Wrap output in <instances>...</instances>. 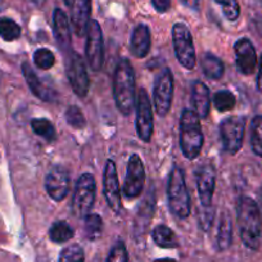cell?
<instances>
[{
  "label": "cell",
  "instance_id": "35",
  "mask_svg": "<svg viewBox=\"0 0 262 262\" xmlns=\"http://www.w3.org/2000/svg\"><path fill=\"white\" fill-rule=\"evenodd\" d=\"M107 262H128L127 249L122 242H117L108 254Z\"/></svg>",
  "mask_w": 262,
  "mask_h": 262
},
{
  "label": "cell",
  "instance_id": "33",
  "mask_svg": "<svg viewBox=\"0 0 262 262\" xmlns=\"http://www.w3.org/2000/svg\"><path fill=\"white\" fill-rule=\"evenodd\" d=\"M213 2L223 8V13L228 21L234 22L239 18L241 7H239L238 0H213Z\"/></svg>",
  "mask_w": 262,
  "mask_h": 262
},
{
  "label": "cell",
  "instance_id": "37",
  "mask_svg": "<svg viewBox=\"0 0 262 262\" xmlns=\"http://www.w3.org/2000/svg\"><path fill=\"white\" fill-rule=\"evenodd\" d=\"M181 3L194 11H198V7H200V0H181Z\"/></svg>",
  "mask_w": 262,
  "mask_h": 262
},
{
  "label": "cell",
  "instance_id": "23",
  "mask_svg": "<svg viewBox=\"0 0 262 262\" xmlns=\"http://www.w3.org/2000/svg\"><path fill=\"white\" fill-rule=\"evenodd\" d=\"M231 239H233V225H231V219L228 212H223L219 225L217 236H216V244L220 251H225L230 247Z\"/></svg>",
  "mask_w": 262,
  "mask_h": 262
},
{
  "label": "cell",
  "instance_id": "25",
  "mask_svg": "<svg viewBox=\"0 0 262 262\" xmlns=\"http://www.w3.org/2000/svg\"><path fill=\"white\" fill-rule=\"evenodd\" d=\"M31 127L35 134L41 137L47 142H54L57 139L54 126L48 118H34L31 121Z\"/></svg>",
  "mask_w": 262,
  "mask_h": 262
},
{
  "label": "cell",
  "instance_id": "11",
  "mask_svg": "<svg viewBox=\"0 0 262 262\" xmlns=\"http://www.w3.org/2000/svg\"><path fill=\"white\" fill-rule=\"evenodd\" d=\"M137 133L143 142L148 143L153 134V112L152 104L145 89H140L137 98Z\"/></svg>",
  "mask_w": 262,
  "mask_h": 262
},
{
  "label": "cell",
  "instance_id": "27",
  "mask_svg": "<svg viewBox=\"0 0 262 262\" xmlns=\"http://www.w3.org/2000/svg\"><path fill=\"white\" fill-rule=\"evenodd\" d=\"M21 36V27L13 19L2 17L0 18V37L4 41H14Z\"/></svg>",
  "mask_w": 262,
  "mask_h": 262
},
{
  "label": "cell",
  "instance_id": "19",
  "mask_svg": "<svg viewBox=\"0 0 262 262\" xmlns=\"http://www.w3.org/2000/svg\"><path fill=\"white\" fill-rule=\"evenodd\" d=\"M71 22L77 36L86 32L92 13V0H75L71 6Z\"/></svg>",
  "mask_w": 262,
  "mask_h": 262
},
{
  "label": "cell",
  "instance_id": "10",
  "mask_svg": "<svg viewBox=\"0 0 262 262\" xmlns=\"http://www.w3.org/2000/svg\"><path fill=\"white\" fill-rule=\"evenodd\" d=\"M145 183V170L142 158L138 155H133L128 160L127 171H126L125 183L122 191L126 198L134 200L142 194Z\"/></svg>",
  "mask_w": 262,
  "mask_h": 262
},
{
  "label": "cell",
  "instance_id": "39",
  "mask_svg": "<svg viewBox=\"0 0 262 262\" xmlns=\"http://www.w3.org/2000/svg\"><path fill=\"white\" fill-rule=\"evenodd\" d=\"M257 205H258V208L259 211H261V215H262V185L258 190V203H257Z\"/></svg>",
  "mask_w": 262,
  "mask_h": 262
},
{
  "label": "cell",
  "instance_id": "21",
  "mask_svg": "<svg viewBox=\"0 0 262 262\" xmlns=\"http://www.w3.org/2000/svg\"><path fill=\"white\" fill-rule=\"evenodd\" d=\"M191 103H193V111L198 115V117L203 120L208 117L211 107L210 90L202 81H195L191 86Z\"/></svg>",
  "mask_w": 262,
  "mask_h": 262
},
{
  "label": "cell",
  "instance_id": "29",
  "mask_svg": "<svg viewBox=\"0 0 262 262\" xmlns=\"http://www.w3.org/2000/svg\"><path fill=\"white\" fill-rule=\"evenodd\" d=\"M84 229L88 239L95 241L97 238H99L103 231L102 217L99 215H97V213H89L88 216H85Z\"/></svg>",
  "mask_w": 262,
  "mask_h": 262
},
{
  "label": "cell",
  "instance_id": "24",
  "mask_svg": "<svg viewBox=\"0 0 262 262\" xmlns=\"http://www.w3.org/2000/svg\"><path fill=\"white\" fill-rule=\"evenodd\" d=\"M152 238L158 247L162 248H176L179 246L175 233L166 225H157L152 231Z\"/></svg>",
  "mask_w": 262,
  "mask_h": 262
},
{
  "label": "cell",
  "instance_id": "20",
  "mask_svg": "<svg viewBox=\"0 0 262 262\" xmlns=\"http://www.w3.org/2000/svg\"><path fill=\"white\" fill-rule=\"evenodd\" d=\"M53 27H54V36L58 45L62 50H70L71 48V30H70L69 17L62 9H54L53 13Z\"/></svg>",
  "mask_w": 262,
  "mask_h": 262
},
{
  "label": "cell",
  "instance_id": "4",
  "mask_svg": "<svg viewBox=\"0 0 262 262\" xmlns=\"http://www.w3.org/2000/svg\"><path fill=\"white\" fill-rule=\"evenodd\" d=\"M167 198L173 215L180 219H186L190 215V196L181 168L173 167L171 170L167 184Z\"/></svg>",
  "mask_w": 262,
  "mask_h": 262
},
{
  "label": "cell",
  "instance_id": "1",
  "mask_svg": "<svg viewBox=\"0 0 262 262\" xmlns=\"http://www.w3.org/2000/svg\"><path fill=\"white\" fill-rule=\"evenodd\" d=\"M236 220L243 244L257 251L262 238V215L258 205L249 196H242L236 206Z\"/></svg>",
  "mask_w": 262,
  "mask_h": 262
},
{
  "label": "cell",
  "instance_id": "7",
  "mask_svg": "<svg viewBox=\"0 0 262 262\" xmlns=\"http://www.w3.org/2000/svg\"><path fill=\"white\" fill-rule=\"evenodd\" d=\"M88 64L93 71H100L104 63V40L99 24L90 19L86 27V45H85Z\"/></svg>",
  "mask_w": 262,
  "mask_h": 262
},
{
  "label": "cell",
  "instance_id": "32",
  "mask_svg": "<svg viewBox=\"0 0 262 262\" xmlns=\"http://www.w3.org/2000/svg\"><path fill=\"white\" fill-rule=\"evenodd\" d=\"M66 121L71 127L81 130L86 126V118H85L84 113L76 105H71L66 111Z\"/></svg>",
  "mask_w": 262,
  "mask_h": 262
},
{
  "label": "cell",
  "instance_id": "13",
  "mask_svg": "<svg viewBox=\"0 0 262 262\" xmlns=\"http://www.w3.org/2000/svg\"><path fill=\"white\" fill-rule=\"evenodd\" d=\"M70 183H71V178L66 168H63L62 166L52 168L45 179V189H47L48 195L55 202H62L69 194Z\"/></svg>",
  "mask_w": 262,
  "mask_h": 262
},
{
  "label": "cell",
  "instance_id": "15",
  "mask_svg": "<svg viewBox=\"0 0 262 262\" xmlns=\"http://www.w3.org/2000/svg\"><path fill=\"white\" fill-rule=\"evenodd\" d=\"M236 69L242 75L249 76L254 72L257 66V54L253 44L247 37H242L234 45Z\"/></svg>",
  "mask_w": 262,
  "mask_h": 262
},
{
  "label": "cell",
  "instance_id": "31",
  "mask_svg": "<svg viewBox=\"0 0 262 262\" xmlns=\"http://www.w3.org/2000/svg\"><path fill=\"white\" fill-rule=\"evenodd\" d=\"M34 63L37 69L40 70H50L55 63V57L49 49L47 48H40L34 53Z\"/></svg>",
  "mask_w": 262,
  "mask_h": 262
},
{
  "label": "cell",
  "instance_id": "3",
  "mask_svg": "<svg viewBox=\"0 0 262 262\" xmlns=\"http://www.w3.org/2000/svg\"><path fill=\"white\" fill-rule=\"evenodd\" d=\"M205 137L201 118L193 110H184L180 117V148L188 160H195L201 155Z\"/></svg>",
  "mask_w": 262,
  "mask_h": 262
},
{
  "label": "cell",
  "instance_id": "2",
  "mask_svg": "<svg viewBox=\"0 0 262 262\" xmlns=\"http://www.w3.org/2000/svg\"><path fill=\"white\" fill-rule=\"evenodd\" d=\"M113 98L118 111L128 116L135 104V76L128 59L118 60L113 75Z\"/></svg>",
  "mask_w": 262,
  "mask_h": 262
},
{
  "label": "cell",
  "instance_id": "30",
  "mask_svg": "<svg viewBox=\"0 0 262 262\" xmlns=\"http://www.w3.org/2000/svg\"><path fill=\"white\" fill-rule=\"evenodd\" d=\"M235 97L229 90H219L213 95V105L219 112H226L235 107Z\"/></svg>",
  "mask_w": 262,
  "mask_h": 262
},
{
  "label": "cell",
  "instance_id": "14",
  "mask_svg": "<svg viewBox=\"0 0 262 262\" xmlns=\"http://www.w3.org/2000/svg\"><path fill=\"white\" fill-rule=\"evenodd\" d=\"M103 188H104V196L108 206L112 211L118 213L122 208L121 203V189L118 183L117 170L112 160H108L105 163L104 173H103Z\"/></svg>",
  "mask_w": 262,
  "mask_h": 262
},
{
  "label": "cell",
  "instance_id": "5",
  "mask_svg": "<svg viewBox=\"0 0 262 262\" xmlns=\"http://www.w3.org/2000/svg\"><path fill=\"white\" fill-rule=\"evenodd\" d=\"M97 195V183L92 173H82L76 183L72 211L76 217H85L90 213Z\"/></svg>",
  "mask_w": 262,
  "mask_h": 262
},
{
  "label": "cell",
  "instance_id": "26",
  "mask_svg": "<svg viewBox=\"0 0 262 262\" xmlns=\"http://www.w3.org/2000/svg\"><path fill=\"white\" fill-rule=\"evenodd\" d=\"M74 236V229L66 221H57L49 229V238L54 243H66Z\"/></svg>",
  "mask_w": 262,
  "mask_h": 262
},
{
  "label": "cell",
  "instance_id": "34",
  "mask_svg": "<svg viewBox=\"0 0 262 262\" xmlns=\"http://www.w3.org/2000/svg\"><path fill=\"white\" fill-rule=\"evenodd\" d=\"M58 262H85L84 249L77 244H72V246L66 247L62 252H60L59 261Z\"/></svg>",
  "mask_w": 262,
  "mask_h": 262
},
{
  "label": "cell",
  "instance_id": "28",
  "mask_svg": "<svg viewBox=\"0 0 262 262\" xmlns=\"http://www.w3.org/2000/svg\"><path fill=\"white\" fill-rule=\"evenodd\" d=\"M251 147L254 155L262 157V115L256 116L251 123Z\"/></svg>",
  "mask_w": 262,
  "mask_h": 262
},
{
  "label": "cell",
  "instance_id": "36",
  "mask_svg": "<svg viewBox=\"0 0 262 262\" xmlns=\"http://www.w3.org/2000/svg\"><path fill=\"white\" fill-rule=\"evenodd\" d=\"M152 4L156 11L160 12V13H165L170 9L171 0H152Z\"/></svg>",
  "mask_w": 262,
  "mask_h": 262
},
{
  "label": "cell",
  "instance_id": "18",
  "mask_svg": "<svg viewBox=\"0 0 262 262\" xmlns=\"http://www.w3.org/2000/svg\"><path fill=\"white\" fill-rule=\"evenodd\" d=\"M152 37L147 25H138L131 34L130 52L135 58H145L149 54Z\"/></svg>",
  "mask_w": 262,
  "mask_h": 262
},
{
  "label": "cell",
  "instance_id": "38",
  "mask_svg": "<svg viewBox=\"0 0 262 262\" xmlns=\"http://www.w3.org/2000/svg\"><path fill=\"white\" fill-rule=\"evenodd\" d=\"M257 88L259 92L262 93V55L259 58V70H258V77H257Z\"/></svg>",
  "mask_w": 262,
  "mask_h": 262
},
{
  "label": "cell",
  "instance_id": "17",
  "mask_svg": "<svg viewBox=\"0 0 262 262\" xmlns=\"http://www.w3.org/2000/svg\"><path fill=\"white\" fill-rule=\"evenodd\" d=\"M22 72H24V76L26 79L27 85H29V88L31 89L32 94L35 97L41 99L42 102H54L57 99V93H55V90L53 88H50L48 84H45L35 74V71L31 69V66L29 63H24L22 64Z\"/></svg>",
  "mask_w": 262,
  "mask_h": 262
},
{
  "label": "cell",
  "instance_id": "9",
  "mask_svg": "<svg viewBox=\"0 0 262 262\" xmlns=\"http://www.w3.org/2000/svg\"><path fill=\"white\" fill-rule=\"evenodd\" d=\"M173 98V76L168 69L161 71L155 81L153 89V104L156 112L160 116H166L170 111Z\"/></svg>",
  "mask_w": 262,
  "mask_h": 262
},
{
  "label": "cell",
  "instance_id": "41",
  "mask_svg": "<svg viewBox=\"0 0 262 262\" xmlns=\"http://www.w3.org/2000/svg\"><path fill=\"white\" fill-rule=\"evenodd\" d=\"M63 2H64V3L67 4V6H69V7H71L72 4H74L75 0H63Z\"/></svg>",
  "mask_w": 262,
  "mask_h": 262
},
{
  "label": "cell",
  "instance_id": "6",
  "mask_svg": "<svg viewBox=\"0 0 262 262\" xmlns=\"http://www.w3.org/2000/svg\"><path fill=\"white\" fill-rule=\"evenodd\" d=\"M172 42L176 58L179 63L186 70L195 67V49H194L193 37L188 26L181 22L175 24L172 27Z\"/></svg>",
  "mask_w": 262,
  "mask_h": 262
},
{
  "label": "cell",
  "instance_id": "40",
  "mask_svg": "<svg viewBox=\"0 0 262 262\" xmlns=\"http://www.w3.org/2000/svg\"><path fill=\"white\" fill-rule=\"evenodd\" d=\"M155 262H176V261L172 258H160V259H156Z\"/></svg>",
  "mask_w": 262,
  "mask_h": 262
},
{
  "label": "cell",
  "instance_id": "8",
  "mask_svg": "<svg viewBox=\"0 0 262 262\" xmlns=\"http://www.w3.org/2000/svg\"><path fill=\"white\" fill-rule=\"evenodd\" d=\"M246 120L241 116L225 118L220 125V135L224 149L230 155H236L243 145Z\"/></svg>",
  "mask_w": 262,
  "mask_h": 262
},
{
  "label": "cell",
  "instance_id": "12",
  "mask_svg": "<svg viewBox=\"0 0 262 262\" xmlns=\"http://www.w3.org/2000/svg\"><path fill=\"white\" fill-rule=\"evenodd\" d=\"M67 75H69L70 84H71L75 94L80 98L86 97L90 86L89 75H88L86 66H85L81 55H79L77 53H72L71 58H70Z\"/></svg>",
  "mask_w": 262,
  "mask_h": 262
},
{
  "label": "cell",
  "instance_id": "22",
  "mask_svg": "<svg viewBox=\"0 0 262 262\" xmlns=\"http://www.w3.org/2000/svg\"><path fill=\"white\" fill-rule=\"evenodd\" d=\"M201 66H202V71L205 76L211 80H220L223 77L224 71H225L224 63L221 62L220 58L211 54V53H206L203 55Z\"/></svg>",
  "mask_w": 262,
  "mask_h": 262
},
{
  "label": "cell",
  "instance_id": "16",
  "mask_svg": "<svg viewBox=\"0 0 262 262\" xmlns=\"http://www.w3.org/2000/svg\"><path fill=\"white\" fill-rule=\"evenodd\" d=\"M215 168L211 165H205L196 171V186L200 193V200L205 207H210L215 191Z\"/></svg>",
  "mask_w": 262,
  "mask_h": 262
}]
</instances>
